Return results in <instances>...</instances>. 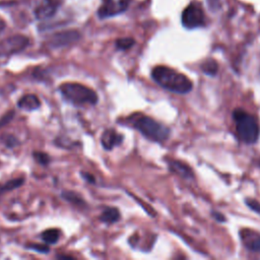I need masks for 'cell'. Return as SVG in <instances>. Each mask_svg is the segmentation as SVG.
Segmentation results:
<instances>
[{
    "label": "cell",
    "mask_w": 260,
    "mask_h": 260,
    "mask_svg": "<svg viewBox=\"0 0 260 260\" xmlns=\"http://www.w3.org/2000/svg\"><path fill=\"white\" fill-rule=\"evenodd\" d=\"M3 27H4V23L0 20V31L3 29Z\"/></svg>",
    "instance_id": "26"
},
{
    "label": "cell",
    "mask_w": 260,
    "mask_h": 260,
    "mask_svg": "<svg viewBox=\"0 0 260 260\" xmlns=\"http://www.w3.org/2000/svg\"><path fill=\"white\" fill-rule=\"evenodd\" d=\"M212 215H213V217L217 221H220V222H224L225 221V217L221 213H219V212H212Z\"/></svg>",
    "instance_id": "24"
},
{
    "label": "cell",
    "mask_w": 260,
    "mask_h": 260,
    "mask_svg": "<svg viewBox=\"0 0 260 260\" xmlns=\"http://www.w3.org/2000/svg\"><path fill=\"white\" fill-rule=\"evenodd\" d=\"M233 118L236 123L239 138L247 144L255 143L258 140L260 133L256 118L242 109H236L233 112Z\"/></svg>",
    "instance_id": "3"
},
{
    "label": "cell",
    "mask_w": 260,
    "mask_h": 260,
    "mask_svg": "<svg viewBox=\"0 0 260 260\" xmlns=\"http://www.w3.org/2000/svg\"><path fill=\"white\" fill-rule=\"evenodd\" d=\"M130 0H106L98 11L101 18L112 17L124 12L129 6Z\"/></svg>",
    "instance_id": "7"
},
{
    "label": "cell",
    "mask_w": 260,
    "mask_h": 260,
    "mask_svg": "<svg viewBox=\"0 0 260 260\" xmlns=\"http://www.w3.org/2000/svg\"><path fill=\"white\" fill-rule=\"evenodd\" d=\"M42 240L47 244H55L58 242L60 238V231L57 229H49L42 233L41 235Z\"/></svg>",
    "instance_id": "15"
},
{
    "label": "cell",
    "mask_w": 260,
    "mask_h": 260,
    "mask_svg": "<svg viewBox=\"0 0 260 260\" xmlns=\"http://www.w3.org/2000/svg\"><path fill=\"white\" fill-rule=\"evenodd\" d=\"M58 258H67V259H72L71 257L69 256H58Z\"/></svg>",
    "instance_id": "27"
},
{
    "label": "cell",
    "mask_w": 260,
    "mask_h": 260,
    "mask_svg": "<svg viewBox=\"0 0 260 260\" xmlns=\"http://www.w3.org/2000/svg\"><path fill=\"white\" fill-rule=\"evenodd\" d=\"M80 38V34L76 30H66L57 32L54 36H52L50 40V45L54 48L57 47H64L68 46L76 41H78Z\"/></svg>",
    "instance_id": "8"
},
{
    "label": "cell",
    "mask_w": 260,
    "mask_h": 260,
    "mask_svg": "<svg viewBox=\"0 0 260 260\" xmlns=\"http://www.w3.org/2000/svg\"><path fill=\"white\" fill-rule=\"evenodd\" d=\"M123 141V135L116 132L114 129H107L104 131L101 137L102 145L105 149H113L115 146H118Z\"/></svg>",
    "instance_id": "11"
},
{
    "label": "cell",
    "mask_w": 260,
    "mask_h": 260,
    "mask_svg": "<svg viewBox=\"0 0 260 260\" xmlns=\"http://www.w3.org/2000/svg\"><path fill=\"white\" fill-rule=\"evenodd\" d=\"M169 168L172 172L176 173L177 175H179L180 177L184 178V179H193L194 178V174L191 170V168L179 160H171L169 161Z\"/></svg>",
    "instance_id": "12"
},
{
    "label": "cell",
    "mask_w": 260,
    "mask_h": 260,
    "mask_svg": "<svg viewBox=\"0 0 260 260\" xmlns=\"http://www.w3.org/2000/svg\"><path fill=\"white\" fill-rule=\"evenodd\" d=\"M81 175H82V176H83L87 181H89V182H91V183H92V182H94V177H93V176H90V175H88L87 173H85V174H83V173H82Z\"/></svg>",
    "instance_id": "25"
},
{
    "label": "cell",
    "mask_w": 260,
    "mask_h": 260,
    "mask_svg": "<svg viewBox=\"0 0 260 260\" xmlns=\"http://www.w3.org/2000/svg\"><path fill=\"white\" fill-rule=\"evenodd\" d=\"M28 45V39L24 36H13L0 43V55H10L22 51Z\"/></svg>",
    "instance_id": "6"
},
{
    "label": "cell",
    "mask_w": 260,
    "mask_h": 260,
    "mask_svg": "<svg viewBox=\"0 0 260 260\" xmlns=\"http://www.w3.org/2000/svg\"><path fill=\"white\" fill-rule=\"evenodd\" d=\"M133 125L142 135L155 142H162L167 140L170 135V129L166 125L148 116L142 115L136 118Z\"/></svg>",
    "instance_id": "4"
},
{
    "label": "cell",
    "mask_w": 260,
    "mask_h": 260,
    "mask_svg": "<svg viewBox=\"0 0 260 260\" xmlns=\"http://www.w3.org/2000/svg\"><path fill=\"white\" fill-rule=\"evenodd\" d=\"M182 24L190 29L205 24L204 13L198 3H191L184 9L182 13Z\"/></svg>",
    "instance_id": "5"
},
{
    "label": "cell",
    "mask_w": 260,
    "mask_h": 260,
    "mask_svg": "<svg viewBox=\"0 0 260 260\" xmlns=\"http://www.w3.org/2000/svg\"><path fill=\"white\" fill-rule=\"evenodd\" d=\"M151 77L158 85L176 93H187L193 87L187 76L167 66L154 67L151 71Z\"/></svg>",
    "instance_id": "1"
},
{
    "label": "cell",
    "mask_w": 260,
    "mask_h": 260,
    "mask_svg": "<svg viewBox=\"0 0 260 260\" xmlns=\"http://www.w3.org/2000/svg\"><path fill=\"white\" fill-rule=\"evenodd\" d=\"M59 90L66 101L75 106H94L99 96L90 87L77 82H64L59 86Z\"/></svg>",
    "instance_id": "2"
},
{
    "label": "cell",
    "mask_w": 260,
    "mask_h": 260,
    "mask_svg": "<svg viewBox=\"0 0 260 260\" xmlns=\"http://www.w3.org/2000/svg\"><path fill=\"white\" fill-rule=\"evenodd\" d=\"M119 218L120 211L116 207H106L100 216V219L106 223H114L118 221Z\"/></svg>",
    "instance_id": "14"
},
{
    "label": "cell",
    "mask_w": 260,
    "mask_h": 260,
    "mask_svg": "<svg viewBox=\"0 0 260 260\" xmlns=\"http://www.w3.org/2000/svg\"><path fill=\"white\" fill-rule=\"evenodd\" d=\"M59 6L57 0H43L35 9V15L40 20H45L52 17Z\"/></svg>",
    "instance_id": "10"
},
{
    "label": "cell",
    "mask_w": 260,
    "mask_h": 260,
    "mask_svg": "<svg viewBox=\"0 0 260 260\" xmlns=\"http://www.w3.org/2000/svg\"><path fill=\"white\" fill-rule=\"evenodd\" d=\"M34 157L39 164H42V165H48L50 162V156L45 152L35 151L34 152Z\"/></svg>",
    "instance_id": "18"
},
{
    "label": "cell",
    "mask_w": 260,
    "mask_h": 260,
    "mask_svg": "<svg viewBox=\"0 0 260 260\" xmlns=\"http://www.w3.org/2000/svg\"><path fill=\"white\" fill-rule=\"evenodd\" d=\"M22 183H23V179H22V178H20V179H13V180H11V181L7 182V183L4 185V186H3V188H2V190L6 191V190L15 189V188H17V187L21 186V185H22Z\"/></svg>",
    "instance_id": "19"
},
{
    "label": "cell",
    "mask_w": 260,
    "mask_h": 260,
    "mask_svg": "<svg viewBox=\"0 0 260 260\" xmlns=\"http://www.w3.org/2000/svg\"><path fill=\"white\" fill-rule=\"evenodd\" d=\"M27 248L31 249V250H35L39 253H48L50 251V248L47 246V244H31V245H28Z\"/></svg>",
    "instance_id": "21"
},
{
    "label": "cell",
    "mask_w": 260,
    "mask_h": 260,
    "mask_svg": "<svg viewBox=\"0 0 260 260\" xmlns=\"http://www.w3.org/2000/svg\"><path fill=\"white\" fill-rule=\"evenodd\" d=\"M201 70L207 75H215L218 71V64L213 59H208L201 64Z\"/></svg>",
    "instance_id": "16"
},
{
    "label": "cell",
    "mask_w": 260,
    "mask_h": 260,
    "mask_svg": "<svg viewBox=\"0 0 260 260\" xmlns=\"http://www.w3.org/2000/svg\"><path fill=\"white\" fill-rule=\"evenodd\" d=\"M245 202L248 205V207H250L253 211L260 213V203L257 200H255L253 198H246Z\"/></svg>",
    "instance_id": "22"
},
{
    "label": "cell",
    "mask_w": 260,
    "mask_h": 260,
    "mask_svg": "<svg viewBox=\"0 0 260 260\" xmlns=\"http://www.w3.org/2000/svg\"><path fill=\"white\" fill-rule=\"evenodd\" d=\"M240 237L243 245L252 252L260 253V234L250 230L244 229L240 232Z\"/></svg>",
    "instance_id": "9"
},
{
    "label": "cell",
    "mask_w": 260,
    "mask_h": 260,
    "mask_svg": "<svg viewBox=\"0 0 260 260\" xmlns=\"http://www.w3.org/2000/svg\"><path fill=\"white\" fill-rule=\"evenodd\" d=\"M62 196L68 200V201H71V202H75L76 204H83V201L74 193L72 192H63Z\"/></svg>",
    "instance_id": "20"
},
{
    "label": "cell",
    "mask_w": 260,
    "mask_h": 260,
    "mask_svg": "<svg viewBox=\"0 0 260 260\" xmlns=\"http://www.w3.org/2000/svg\"><path fill=\"white\" fill-rule=\"evenodd\" d=\"M13 112H10V113H8V114H6L5 116H3L1 119H0V127L1 126H3V125H5V124H7L9 121H10V119L13 117Z\"/></svg>",
    "instance_id": "23"
},
{
    "label": "cell",
    "mask_w": 260,
    "mask_h": 260,
    "mask_svg": "<svg viewBox=\"0 0 260 260\" xmlns=\"http://www.w3.org/2000/svg\"><path fill=\"white\" fill-rule=\"evenodd\" d=\"M134 40L132 38H122V39H118L116 41V47L119 50H127L129 48H131L134 45Z\"/></svg>",
    "instance_id": "17"
},
{
    "label": "cell",
    "mask_w": 260,
    "mask_h": 260,
    "mask_svg": "<svg viewBox=\"0 0 260 260\" xmlns=\"http://www.w3.org/2000/svg\"><path fill=\"white\" fill-rule=\"evenodd\" d=\"M17 106L24 111H34L40 108L41 101L36 94L28 93L20 98V100L17 103Z\"/></svg>",
    "instance_id": "13"
}]
</instances>
